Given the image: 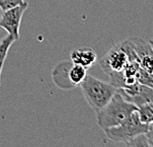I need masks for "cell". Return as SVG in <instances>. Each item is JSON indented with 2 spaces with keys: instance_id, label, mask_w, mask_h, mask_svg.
<instances>
[{
  "instance_id": "obj_1",
  "label": "cell",
  "mask_w": 153,
  "mask_h": 147,
  "mask_svg": "<svg viewBox=\"0 0 153 147\" xmlns=\"http://www.w3.org/2000/svg\"><path fill=\"white\" fill-rule=\"evenodd\" d=\"M135 111L137 107L126 101L117 91L107 105L97 113V122L101 129H108L119 125Z\"/></svg>"
},
{
  "instance_id": "obj_2",
  "label": "cell",
  "mask_w": 153,
  "mask_h": 147,
  "mask_svg": "<svg viewBox=\"0 0 153 147\" xmlns=\"http://www.w3.org/2000/svg\"><path fill=\"white\" fill-rule=\"evenodd\" d=\"M80 87L86 102L96 114L107 105L117 92V88L111 83L103 82L88 74L80 84Z\"/></svg>"
},
{
  "instance_id": "obj_3",
  "label": "cell",
  "mask_w": 153,
  "mask_h": 147,
  "mask_svg": "<svg viewBox=\"0 0 153 147\" xmlns=\"http://www.w3.org/2000/svg\"><path fill=\"white\" fill-rule=\"evenodd\" d=\"M148 125H149L141 122L137 111H135L119 125L110 127L104 131L106 133V136L113 141L126 143L133 137L146 133Z\"/></svg>"
},
{
  "instance_id": "obj_4",
  "label": "cell",
  "mask_w": 153,
  "mask_h": 147,
  "mask_svg": "<svg viewBox=\"0 0 153 147\" xmlns=\"http://www.w3.org/2000/svg\"><path fill=\"white\" fill-rule=\"evenodd\" d=\"M28 6V2H25L22 5L3 11L1 17H0V27L4 29L8 33V35L14 37L16 41H18L20 38L19 30H20L21 21Z\"/></svg>"
},
{
  "instance_id": "obj_5",
  "label": "cell",
  "mask_w": 153,
  "mask_h": 147,
  "mask_svg": "<svg viewBox=\"0 0 153 147\" xmlns=\"http://www.w3.org/2000/svg\"><path fill=\"white\" fill-rule=\"evenodd\" d=\"M117 91L126 101L133 104L137 108L153 102V89L138 82L129 87L120 88Z\"/></svg>"
},
{
  "instance_id": "obj_6",
  "label": "cell",
  "mask_w": 153,
  "mask_h": 147,
  "mask_svg": "<svg viewBox=\"0 0 153 147\" xmlns=\"http://www.w3.org/2000/svg\"><path fill=\"white\" fill-rule=\"evenodd\" d=\"M128 62V55L122 50L120 45H117L113 48H111L105 54V56L100 60V65L104 72L110 74L111 72L123 71Z\"/></svg>"
},
{
  "instance_id": "obj_7",
  "label": "cell",
  "mask_w": 153,
  "mask_h": 147,
  "mask_svg": "<svg viewBox=\"0 0 153 147\" xmlns=\"http://www.w3.org/2000/svg\"><path fill=\"white\" fill-rule=\"evenodd\" d=\"M71 60H61L54 65L51 71V79L53 84L60 90L70 91L75 88L69 79V70L72 66Z\"/></svg>"
},
{
  "instance_id": "obj_8",
  "label": "cell",
  "mask_w": 153,
  "mask_h": 147,
  "mask_svg": "<svg viewBox=\"0 0 153 147\" xmlns=\"http://www.w3.org/2000/svg\"><path fill=\"white\" fill-rule=\"evenodd\" d=\"M70 60L74 64L82 65L86 69H89L97 61V54L95 53V50H92V48H83L71 51Z\"/></svg>"
},
{
  "instance_id": "obj_9",
  "label": "cell",
  "mask_w": 153,
  "mask_h": 147,
  "mask_svg": "<svg viewBox=\"0 0 153 147\" xmlns=\"http://www.w3.org/2000/svg\"><path fill=\"white\" fill-rule=\"evenodd\" d=\"M128 40L131 42L136 55H137L138 61L139 58L144 56V55L153 54V50L150 44H149V42H146L145 40H143V39L139 37H131L128 38Z\"/></svg>"
},
{
  "instance_id": "obj_10",
  "label": "cell",
  "mask_w": 153,
  "mask_h": 147,
  "mask_svg": "<svg viewBox=\"0 0 153 147\" xmlns=\"http://www.w3.org/2000/svg\"><path fill=\"white\" fill-rule=\"evenodd\" d=\"M87 70L85 67L79 64H72L69 70V79L75 87L79 86L87 76Z\"/></svg>"
},
{
  "instance_id": "obj_11",
  "label": "cell",
  "mask_w": 153,
  "mask_h": 147,
  "mask_svg": "<svg viewBox=\"0 0 153 147\" xmlns=\"http://www.w3.org/2000/svg\"><path fill=\"white\" fill-rule=\"evenodd\" d=\"M137 113L139 119L143 123H146V125L153 123V102L138 107Z\"/></svg>"
},
{
  "instance_id": "obj_12",
  "label": "cell",
  "mask_w": 153,
  "mask_h": 147,
  "mask_svg": "<svg viewBox=\"0 0 153 147\" xmlns=\"http://www.w3.org/2000/svg\"><path fill=\"white\" fill-rule=\"evenodd\" d=\"M16 42V39L11 35H7L3 40L0 41V61H5L8 51L10 50L11 45Z\"/></svg>"
},
{
  "instance_id": "obj_13",
  "label": "cell",
  "mask_w": 153,
  "mask_h": 147,
  "mask_svg": "<svg viewBox=\"0 0 153 147\" xmlns=\"http://www.w3.org/2000/svg\"><path fill=\"white\" fill-rule=\"evenodd\" d=\"M135 78L138 83L145 85V86H148L153 89V73H149L147 71L143 70L140 67L138 72L135 75Z\"/></svg>"
},
{
  "instance_id": "obj_14",
  "label": "cell",
  "mask_w": 153,
  "mask_h": 147,
  "mask_svg": "<svg viewBox=\"0 0 153 147\" xmlns=\"http://www.w3.org/2000/svg\"><path fill=\"white\" fill-rule=\"evenodd\" d=\"M125 144L126 146H132V147H149L145 133L133 137L132 139L128 140V141L126 142Z\"/></svg>"
},
{
  "instance_id": "obj_15",
  "label": "cell",
  "mask_w": 153,
  "mask_h": 147,
  "mask_svg": "<svg viewBox=\"0 0 153 147\" xmlns=\"http://www.w3.org/2000/svg\"><path fill=\"white\" fill-rule=\"evenodd\" d=\"M24 0H0V9L2 11L8 10L16 6L24 4Z\"/></svg>"
},
{
  "instance_id": "obj_16",
  "label": "cell",
  "mask_w": 153,
  "mask_h": 147,
  "mask_svg": "<svg viewBox=\"0 0 153 147\" xmlns=\"http://www.w3.org/2000/svg\"><path fill=\"white\" fill-rule=\"evenodd\" d=\"M146 138H147L149 147H153V123L148 125V129L145 133Z\"/></svg>"
},
{
  "instance_id": "obj_17",
  "label": "cell",
  "mask_w": 153,
  "mask_h": 147,
  "mask_svg": "<svg viewBox=\"0 0 153 147\" xmlns=\"http://www.w3.org/2000/svg\"><path fill=\"white\" fill-rule=\"evenodd\" d=\"M3 64H4V61H0V77H1V72L3 69ZM0 87H1V82H0Z\"/></svg>"
},
{
  "instance_id": "obj_18",
  "label": "cell",
  "mask_w": 153,
  "mask_h": 147,
  "mask_svg": "<svg viewBox=\"0 0 153 147\" xmlns=\"http://www.w3.org/2000/svg\"><path fill=\"white\" fill-rule=\"evenodd\" d=\"M149 44H150V45H151V48H152V50H153V40H151L150 42H149Z\"/></svg>"
}]
</instances>
